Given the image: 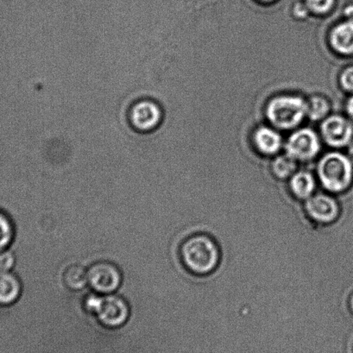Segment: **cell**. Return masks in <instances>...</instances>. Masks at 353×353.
Listing matches in <instances>:
<instances>
[{"label":"cell","mask_w":353,"mask_h":353,"mask_svg":"<svg viewBox=\"0 0 353 353\" xmlns=\"http://www.w3.org/2000/svg\"><path fill=\"white\" fill-rule=\"evenodd\" d=\"M180 253L185 267L196 275L210 273L219 265L218 246L207 235H194L187 239L181 245Z\"/></svg>","instance_id":"obj_1"},{"label":"cell","mask_w":353,"mask_h":353,"mask_svg":"<svg viewBox=\"0 0 353 353\" xmlns=\"http://www.w3.org/2000/svg\"><path fill=\"white\" fill-rule=\"evenodd\" d=\"M88 313L95 315L103 327L115 329L121 327L129 320L131 310L124 298L116 294H89L84 300Z\"/></svg>","instance_id":"obj_2"},{"label":"cell","mask_w":353,"mask_h":353,"mask_svg":"<svg viewBox=\"0 0 353 353\" xmlns=\"http://www.w3.org/2000/svg\"><path fill=\"white\" fill-rule=\"evenodd\" d=\"M318 174L325 190L342 193L351 187L353 167L351 161L343 154L329 153L319 163Z\"/></svg>","instance_id":"obj_3"},{"label":"cell","mask_w":353,"mask_h":353,"mask_svg":"<svg viewBox=\"0 0 353 353\" xmlns=\"http://www.w3.org/2000/svg\"><path fill=\"white\" fill-rule=\"evenodd\" d=\"M308 111V105L296 96H281L272 99L267 115L270 122L282 129H290L300 124Z\"/></svg>","instance_id":"obj_4"},{"label":"cell","mask_w":353,"mask_h":353,"mask_svg":"<svg viewBox=\"0 0 353 353\" xmlns=\"http://www.w3.org/2000/svg\"><path fill=\"white\" fill-rule=\"evenodd\" d=\"M88 285L95 293L111 294L121 287V270L111 262L101 261L94 263L88 270Z\"/></svg>","instance_id":"obj_5"},{"label":"cell","mask_w":353,"mask_h":353,"mask_svg":"<svg viewBox=\"0 0 353 353\" xmlns=\"http://www.w3.org/2000/svg\"><path fill=\"white\" fill-rule=\"evenodd\" d=\"M286 150L288 155L296 160H310L320 150V143L312 130L301 129L290 137Z\"/></svg>","instance_id":"obj_6"},{"label":"cell","mask_w":353,"mask_h":353,"mask_svg":"<svg viewBox=\"0 0 353 353\" xmlns=\"http://www.w3.org/2000/svg\"><path fill=\"white\" fill-rule=\"evenodd\" d=\"M307 214L314 221L330 224L339 218V207L337 201L330 195L319 194L307 199L305 204Z\"/></svg>","instance_id":"obj_7"},{"label":"cell","mask_w":353,"mask_h":353,"mask_svg":"<svg viewBox=\"0 0 353 353\" xmlns=\"http://www.w3.org/2000/svg\"><path fill=\"white\" fill-rule=\"evenodd\" d=\"M321 132L328 145L342 147L351 141L353 128L351 123L342 117L332 116L322 124Z\"/></svg>","instance_id":"obj_8"},{"label":"cell","mask_w":353,"mask_h":353,"mask_svg":"<svg viewBox=\"0 0 353 353\" xmlns=\"http://www.w3.org/2000/svg\"><path fill=\"white\" fill-rule=\"evenodd\" d=\"M23 291L21 281L15 273L0 272V305L12 306L18 303Z\"/></svg>","instance_id":"obj_9"},{"label":"cell","mask_w":353,"mask_h":353,"mask_svg":"<svg viewBox=\"0 0 353 353\" xmlns=\"http://www.w3.org/2000/svg\"><path fill=\"white\" fill-rule=\"evenodd\" d=\"M331 43L338 52L353 54V22L343 23L332 30Z\"/></svg>","instance_id":"obj_10"},{"label":"cell","mask_w":353,"mask_h":353,"mask_svg":"<svg viewBox=\"0 0 353 353\" xmlns=\"http://www.w3.org/2000/svg\"><path fill=\"white\" fill-rule=\"evenodd\" d=\"M315 180L310 172L301 171L291 178L290 187L294 196L305 200L312 196L315 190Z\"/></svg>","instance_id":"obj_11"},{"label":"cell","mask_w":353,"mask_h":353,"mask_svg":"<svg viewBox=\"0 0 353 353\" xmlns=\"http://www.w3.org/2000/svg\"><path fill=\"white\" fill-rule=\"evenodd\" d=\"M256 147L265 154L279 152L282 145V139L279 133L268 128H261L255 133Z\"/></svg>","instance_id":"obj_12"},{"label":"cell","mask_w":353,"mask_h":353,"mask_svg":"<svg viewBox=\"0 0 353 353\" xmlns=\"http://www.w3.org/2000/svg\"><path fill=\"white\" fill-rule=\"evenodd\" d=\"M63 283L72 291H81L88 285V270L80 265L68 266L63 273Z\"/></svg>","instance_id":"obj_13"},{"label":"cell","mask_w":353,"mask_h":353,"mask_svg":"<svg viewBox=\"0 0 353 353\" xmlns=\"http://www.w3.org/2000/svg\"><path fill=\"white\" fill-rule=\"evenodd\" d=\"M16 236L12 219L4 211L0 210V251L11 248Z\"/></svg>","instance_id":"obj_14"},{"label":"cell","mask_w":353,"mask_h":353,"mask_svg":"<svg viewBox=\"0 0 353 353\" xmlns=\"http://www.w3.org/2000/svg\"><path fill=\"white\" fill-rule=\"evenodd\" d=\"M296 169V159L288 155V154L285 156L277 157L272 164L273 172L280 179H286V178L292 176Z\"/></svg>","instance_id":"obj_15"},{"label":"cell","mask_w":353,"mask_h":353,"mask_svg":"<svg viewBox=\"0 0 353 353\" xmlns=\"http://www.w3.org/2000/svg\"><path fill=\"white\" fill-rule=\"evenodd\" d=\"M328 103L321 97H314L310 103V108H308V115L313 121H318L323 118L328 112Z\"/></svg>","instance_id":"obj_16"},{"label":"cell","mask_w":353,"mask_h":353,"mask_svg":"<svg viewBox=\"0 0 353 353\" xmlns=\"http://www.w3.org/2000/svg\"><path fill=\"white\" fill-rule=\"evenodd\" d=\"M15 253L11 248L0 251V272H12L16 265Z\"/></svg>","instance_id":"obj_17"},{"label":"cell","mask_w":353,"mask_h":353,"mask_svg":"<svg viewBox=\"0 0 353 353\" xmlns=\"http://www.w3.org/2000/svg\"><path fill=\"white\" fill-rule=\"evenodd\" d=\"M307 4L312 11L321 14L331 9L334 0H307Z\"/></svg>","instance_id":"obj_18"},{"label":"cell","mask_w":353,"mask_h":353,"mask_svg":"<svg viewBox=\"0 0 353 353\" xmlns=\"http://www.w3.org/2000/svg\"><path fill=\"white\" fill-rule=\"evenodd\" d=\"M341 80L346 90L353 91V68H349L343 72Z\"/></svg>","instance_id":"obj_19"},{"label":"cell","mask_w":353,"mask_h":353,"mask_svg":"<svg viewBox=\"0 0 353 353\" xmlns=\"http://www.w3.org/2000/svg\"><path fill=\"white\" fill-rule=\"evenodd\" d=\"M346 108H347L348 114L351 116V118L353 119V96L349 99L347 106H346Z\"/></svg>","instance_id":"obj_20"},{"label":"cell","mask_w":353,"mask_h":353,"mask_svg":"<svg viewBox=\"0 0 353 353\" xmlns=\"http://www.w3.org/2000/svg\"><path fill=\"white\" fill-rule=\"evenodd\" d=\"M348 306L350 308V310H351L352 314H353V291L350 294L349 301H348Z\"/></svg>","instance_id":"obj_21"},{"label":"cell","mask_w":353,"mask_h":353,"mask_svg":"<svg viewBox=\"0 0 353 353\" xmlns=\"http://www.w3.org/2000/svg\"><path fill=\"white\" fill-rule=\"evenodd\" d=\"M346 15L348 17H351L353 18V6H350L347 9H346Z\"/></svg>","instance_id":"obj_22"},{"label":"cell","mask_w":353,"mask_h":353,"mask_svg":"<svg viewBox=\"0 0 353 353\" xmlns=\"http://www.w3.org/2000/svg\"><path fill=\"white\" fill-rule=\"evenodd\" d=\"M349 154L350 157H351L352 159H353V142L349 146Z\"/></svg>","instance_id":"obj_23"},{"label":"cell","mask_w":353,"mask_h":353,"mask_svg":"<svg viewBox=\"0 0 353 353\" xmlns=\"http://www.w3.org/2000/svg\"><path fill=\"white\" fill-rule=\"evenodd\" d=\"M265 1H272V0H265Z\"/></svg>","instance_id":"obj_24"}]
</instances>
